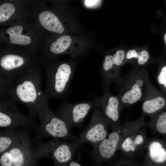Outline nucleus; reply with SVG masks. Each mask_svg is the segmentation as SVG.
I'll return each instance as SVG.
<instances>
[{"instance_id":"nucleus-1","label":"nucleus","mask_w":166,"mask_h":166,"mask_svg":"<svg viewBox=\"0 0 166 166\" xmlns=\"http://www.w3.org/2000/svg\"><path fill=\"white\" fill-rule=\"evenodd\" d=\"M42 71L39 65L33 68L16 80L8 90L6 97L26 106L29 109V116L34 118L49 101L42 89Z\"/></svg>"},{"instance_id":"nucleus-2","label":"nucleus","mask_w":166,"mask_h":166,"mask_svg":"<svg viewBox=\"0 0 166 166\" xmlns=\"http://www.w3.org/2000/svg\"><path fill=\"white\" fill-rule=\"evenodd\" d=\"M35 50L8 46L1 50L0 82L9 88L20 77L42 63Z\"/></svg>"},{"instance_id":"nucleus-3","label":"nucleus","mask_w":166,"mask_h":166,"mask_svg":"<svg viewBox=\"0 0 166 166\" xmlns=\"http://www.w3.org/2000/svg\"><path fill=\"white\" fill-rule=\"evenodd\" d=\"M42 64L46 75V84L44 93L46 98L49 100L52 99L63 101L67 100L76 62L42 58Z\"/></svg>"},{"instance_id":"nucleus-4","label":"nucleus","mask_w":166,"mask_h":166,"mask_svg":"<svg viewBox=\"0 0 166 166\" xmlns=\"http://www.w3.org/2000/svg\"><path fill=\"white\" fill-rule=\"evenodd\" d=\"M47 142L29 138L0 155V166H35L40 158L46 157Z\"/></svg>"},{"instance_id":"nucleus-5","label":"nucleus","mask_w":166,"mask_h":166,"mask_svg":"<svg viewBox=\"0 0 166 166\" xmlns=\"http://www.w3.org/2000/svg\"><path fill=\"white\" fill-rule=\"evenodd\" d=\"M150 80L145 67L133 66L117 85L119 93L117 95L120 103L121 111L143 98L147 85Z\"/></svg>"},{"instance_id":"nucleus-6","label":"nucleus","mask_w":166,"mask_h":166,"mask_svg":"<svg viewBox=\"0 0 166 166\" xmlns=\"http://www.w3.org/2000/svg\"><path fill=\"white\" fill-rule=\"evenodd\" d=\"M38 116L40 124L36 130L38 133L35 138L39 140L43 137L51 136L84 145L79 137L72 133L65 122L49 109V102L40 110Z\"/></svg>"},{"instance_id":"nucleus-7","label":"nucleus","mask_w":166,"mask_h":166,"mask_svg":"<svg viewBox=\"0 0 166 166\" xmlns=\"http://www.w3.org/2000/svg\"><path fill=\"white\" fill-rule=\"evenodd\" d=\"M16 101L11 98L2 99L0 102V127L6 130H14L19 127L36 131L38 125L34 118L23 114L18 110Z\"/></svg>"},{"instance_id":"nucleus-8","label":"nucleus","mask_w":166,"mask_h":166,"mask_svg":"<svg viewBox=\"0 0 166 166\" xmlns=\"http://www.w3.org/2000/svg\"><path fill=\"white\" fill-rule=\"evenodd\" d=\"M126 52L122 49L113 50L105 55L100 67L101 78V86L103 89L109 88L113 82L118 84L122 76L121 67L123 65Z\"/></svg>"},{"instance_id":"nucleus-9","label":"nucleus","mask_w":166,"mask_h":166,"mask_svg":"<svg viewBox=\"0 0 166 166\" xmlns=\"http://www.w3.org/2000/svg\"><path fill=\"white\" fill-rule=\"evenodd\" d=\"M94 106L93 102L85 101L70 103L66 100L53 112L64 120L71 129L81 127L89 112Z\"/></svg>"},{"instance_id":"nucleus-10","label":"nucleus","mask_w":166,"mask_h":166,"mask_svg":"<svg viewBox=\"0 0 166 166\" xmlns=\"http://www.w3.org/2000/svg\"><path fill=\"white\" fill-rule=\"evenodd\" d=\"M110 123L101 109L95 106L90 122L81 133L79 138L84 143L93 147L105 138L108 135Z\"/></svg>"},{"instance_id":"nucleus-11","label":"nucleus","mask_w":166,"mask_h":166,"mask_svg":"<svg viewBox=\"0 0 166 166\" xmlns=\"http://www.w3.org/2000/svg\"><path fill=\"white\" fill-rule=\"evenodd\" d=\"M82 145L78 142H68L53 138L49 141L47 157L52 158L56 166H67L75 156L80 152Z\"/></svg>"},{"instance_id":"nucleus-12","label":"nucleus","mask_w":166,"mask_h":166,"mask_svg":"<svg viewBox=\"0 0 166 166\" xmlns=\"http://www.w3.org/2000/svg\"><path fill=\"white\" fill-rule=\"evenodd\" d=\"M121 137L119 131L113 130L105 138L93 147L91 156L94 165H101L104 162L114 157Z\"/></svg>"},{"instance_id":"nucleus-13","label":"nucleus","mask_w":166,"mask_h":166,"mask_svg":"<svg viewBox=\"0 0 166 166\" xmlns=\"http://www.w3.org/2000/svg\"><path fill=\"white\" fill-rule=\"evenodd\" d=\"M103 94L96 98L93 102L94 106L100 108L104 116L109 121V125L113 130L119 131L120 103L117 95L112 94L109 88H105Z\"/></svg>"},{"instance_id":"nucleus-14","label":"nucleus","mask_w":166,"mask_h":166,"mask_svg":"<svg viewBox=\"0 0 166 166\" xmlns=\"http://www.w3.org/2000/svg\"><path fill=\"white\" fill-rule=\"evenodd\" d=\"M166 107V94L148 81L142 106L143 113L152 115Z\"/></svg>"},{"instance_id":"nucleus-15","label":"nucleus","mask_w":166,"mask_h":166,"mask_svg":"<svg viewBox=\"0 0 166 166\" xmlns=\"http://www.w3.org/2000/svg\"><path fill=\"white\" fill-rule=\"evenodd\" d=\"M72 39L68 35H63L56 40L43 45L41 49L44 56V59L53 60L59 55L68 52L70 54L78 53L72 48Z\"/></svg>"},{"instance_id":"nucleus-16","label":"nucleus","mask_w":166,"mask_h":166,"mask_svg":"<svg viewBox=\"0 0 166 166\" xmlns=\"http://www.w3.org/2000/svg\"><path fill=\"white\" fill-rule=\"evenodd\" d=\"M28 130L24 128L0 130V155L16 144L30 138Z\"/></svg>"},{"instance_id":"nucleus-17","label":"nucleus","mask_w":166,"mask_h":166,"mask_svg":"<svg viewBox=\"0 0 166 166\" xmlns=\"http://www.w3.org/2000/svg\"><path fill=\"white\" fill-rule=\"evenodd\" d=\"M23 27L21 25L8 28L6 33L9 35V39L5 43L8 46H21L34 50L41 46L33 41L29 36L23 34Z\"/></svg>"},{"instance_id":"nucleus-18","label":"nucleus","mask_w":166,"mask_h":166,"mask_svg":"<svg viewBox=\"0 0 166 166\" xmlns=\"http://www.w3.org/2000/svg\"><path fill=\"white\" fill-rule=\"evenodd\" d=\"M151 63L150 54L147 50L143 48H136L126 52L123 65L130 63L134 67H145Z\"/></svg>"},{"instance_id":"nucleus-19","label":"nucleus","mask_w":166,"mask_h":166,"mask_svg":"<svg viewBox=\"0 0 166 166\" xmlns=\"http://www.w3.org/2000/svg\"><path fill=\"white\" fill-rule=\"evenodd\" d=\"M144 141V136L140 133H134L124 137L121 136L117 150H120L126 154L135 153Z\"/></svg>"},{"instance_id":"nucleus-20","label":"nucleus","mask_w":166,"mask_h":166,"mask_svg":"<svg viewBox=\"0 0 166 166\" xmlns=\"http://www.w3.org/2000/svg\"><path fill=\"white\" fill-rule=\"evenodd\" d=\"M38 20L41 25L47 30L57 33H62L64 28L57 17L53 13L48 10L41 12Z\"/></svg>"},{"instance_id":"nucleus-21","label":"nucleus","mask_w":166,"mask_h":166,"mask_svg":"<svg viewBox=\"0 0 166 166\" xmlns=\"http://www.w3.org/2000/svg\"><path fill=\"white\" fill-rule=\"evenodd\" d=\"M148 156L152 162L160 164L166 160V150L159 142H151L148 148Z\"/></svg>"},{"instance_id":"nucleus-22","label":"nucleus","mask_w":166,"mask_h":166,"mask_svg":"<svg viewBox=\"0 0 166 166\" xmlns=\"http://www.w3.org/2000/svg\"><path fill=\"white\" fill-rule=\"evenodd\" d=\"M158 63L157 82L160 91L166 94V61L160 60Z\"/></svg>"},{"instance_id":"nucleus-23","label":"nucleus","mask_w":166,"mask_h":166,"mask_svg":"<svg viewBox=\"0 0 166 166\" xmlns=\"http://www.w3.org/2000/svg\"><path fill=\"white\" fill-rule=\"evenodd\" d=\"M14 6L10 3H5L0 6V22L3 23L9 20L15 11Z\"/></svg>"},{"instance_id":"nucleus-24","label":"nucleus","mask_w":166,"mask_h":166,"mask_svg":"<svg viewBox=\"0 0 166 166\" xmlns=\"http://www.w3.org/2000/svg\"><path fill=\"white\" fill-rule=\"evenodd\" d=\"M155 127L156 130L159 133L166 134V110L158 117L156 122Z\"/></svg>"},{"instance_id":"nucleus-25","label":"nucleus","mask_w":166,"mask_h":166,"mask_svg":"<svg viewBox=\"0 0 166 166\" xmlns=\"http://www.w3.org/2000/svg\"><path fill=\"white\" fill-rule=\"evenodd\" d=\"M82 165L78 162V160H75L73 159L70 161L67 164L69 166H81Z\"/></svg>"},{"instance_id":"nucleus-26","label":"nucleus","mask_w":166,"mask_h":166,"mask_svg":"<svg viewBox=\"0 0 166 166\" xmlns=\"http://www.w3.org/2000/svg\"><path fill=\"white\" fill-rule=\"evenodd\" d=\"M97 0H86V4L87 6H91L94 4Z\"/></svg>"},{"instance_id":"nucleus-27","label":"nucleus","mask_w":166,"mask_h":166,"mask_svg":"<svg viewBox=\"0 0 166 166\" xmlns=\"http://www.w3.org/2000/svg\"><path fill=\"white\" fill-rule=\"evenodd\" d=\"M164 40L165 44L166 45V33L164 34Z\"/></svg>"}]
</instances>
